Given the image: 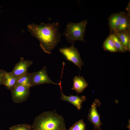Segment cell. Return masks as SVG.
Returning a JSON list of instances; mask_svg holds the SVG:
<instances>
[{
    "instance_id": "cell-1",
    "label": "cell",
    "mask_w": 130,
    "mask_h": 130,
    "mask_svg": "<svg viewBox=\"0 0 130 130\" xmlns=\"http://www.w3.org/2000/svg\"><path fill=\"white\" fill-rule=\"evenodd\" d=\"M58 22L51 23H42L39 25L31 23L28 25V30L32 35L37 38L43 51L51 54L52 51L60 42L61 39L58 31Z\"/></svg>"
},
{
    "instance_id": "cell-2",
    "label": "cell",
    "mask_w": 130,
    "mask_h": 130,
    "mask_svg": "<svg viewBox=\"0 0 130 130\" xmlns=\"http://www.w3.org/2000/svg\"><path fill=\"white\" fill-rule=\"evenodd\" d=\"M35 130H65V120L61 116L52 111H46L36 117L32 125Z\"/></svg>"
},
{
    "instance_id": "cell-3",
    "label": "cell",
    "mask_w": 130,
    "mask_h": 130,
    "mask_svg": "<svg viewBox=\"0 0 130 130\" xmlns=\"http://www.w3.org/2000/svg\"><path fill=\"white\" fill-rule=\"evenodd\" d=\"M87 23L86 20L77 23L70 22L67 24L62 35L64 36L67 41L71 43H74L77 40L85 42L84 37Z\"/></svg>"
},
{
    "instance_id": "cell-4",
    "label": "cell",
    "mask_w": 130,
    "mask_h": 130,
    "mask_svg": "<svg viewBox=\"0 0 130 130\" xmlns=\"http://www.w3.org/2000/svg\"><path fill=\"white\" fill-rule=\"evenodd\" d=\"M59 51L67 59L72 62L81 70L84 63L81 59L78 49L74 47L73 43L70 47L61 48L59 49Z\"/></svg>"
},
{
    "instance_id": "cell-5",
    "label": "cell",
    "mask_w": 130,
    "mask_h": 130,
    "mask_svg": "<svg viewBox=\"0 0 130 130\" xmlns=\"http://www.w3.org/2000/svg\"><path fill=\"white\" fill-rule=\"evenodd\" d=\"M46 67L44 66L40 71L30 73L31 79L32 86L45 84H52L60 85L61 81L59 83L53 82L49 77L47 72Z\"/></svg>"
},
{
    "instance_id": "cell-6",
    "label": "cell",
    "mask_w": 130,
    "mask_h": 130,
    "mask_svg": "<svg viewBox=\"0 0 130 130\" xmlns=\"http://www.w3.org/2000/svg\"><path fill=\"white\" fill-rule=\"evenodd\" d=\"M101 103L99 100L95 99L92 103L89 110L88 119L94 125V130H102L101 126L103 125L100 119V115L97 109L98 107L100 106Z\"/></svg>"
},
{
    "instance_id": "cell-7",
    "label": "cell",
    "mask_w": 130,
    "mask_h": 130,
    "mask_svg": "<svg viewBox=\"0 0 130 130\" xmlns=\"http://www.w3.org/2000/svg\"><path fill=\"white\" fill-rule=\"evenodd\" d=\"M30 89L22 85L14 87L10 90L13 100L15 103H19L26 100L30 94Z\"/></svg>"
},
{
    "instance_id": "cell-8",
    "label": "cell",
    "mask_w": 130,
    "mask_h": 130,
    "mask_svg": "<svg viewBox=\"0 0 130 130\" xmlns=\"http://www.w3.org/2000/svg\"><path fill=\"white\" fill-rule=\"evenodd\" d=\"M32 63V61L25 60L23 58L21 57L20 61L16 64L10 73L15 76H22L28 73V69Z\"/></svg>"
},
{
    "instance_id": "cell-9",
    "label": "cell",
    "mask_w": 130,
    "mask_h": 130,
    "mask_svg": "<svg viewBox=\"0 0 130 130\" xmlns=\"http://www.w3.org/2000/svg\"><path fill=\"white\" fill-rule=\"evenodd\" d=\"M59 86L61 91L60 98L62 100L70 102L75 106L78 110H80L82 106V103L86 99L85 96H82L80 97L77 95H72L69 96H66L62 92L61 84Z\"/></svg>"
},
{
    "instance_id": "cell-10",
    "label": "cell",
    "mask_w": 130,
    "mask_h": 130,
    "mask_svg": "<svg viewBox=\"0 0 130 130\" xmlns=\"http://www.w3.org/2000/svg\"><path fill=\"white\" fill-rule=\"evenodd\" d=\"M73 80V85L72 89L75 91L77 93L82 92L88 85L87 82L82 76H75Z\"/></svg>"
},
{
    "instance_id": "cell-11",
    "label": "cell",
    "mask_w": 130,
    "mask_h": 130,
    "mask_svg": "<svg viewBox=\"0 0 130 130\" xmlns=\"http://www.w3.org/2000/svg\"><path fill=\"white\" fill-rule=\"evenodd\" d=\"M20 77L13 75L10 72L5 71L3 84L5 86L7 89L10 90L15 86Z\"/></svg>"
},
{
    "instance_id": "cell-12",
    "label": "cell",
    "mask_w": 130,
    "mask_h": 130,
    "mask_svg": "<svg viewBox=\"0 0 130 130\" xmlns=\"http://www.w3.org/2000/svg\"><path fill=\"white\" fill-rule=\"evenodd\" d=\"M125 14L123 12L114 14L111 15L109 20L110 28L114 32H115L122 18Z\"/></svg>"
},
{
    "instance_id": "cell-13",
    "label": "cell",
    "mask_w": 130,
    "mask_h": 130,
    "mask_svg": "<svg viewBox=\"0 0 130 130\" xmlns=\"http://www.w3.org/2000/svg\"><path fill=\"white\" fill-rule=\"evenodd\" d=\"M117 36L127 51H130V35L129 32H114Z\"/></svg>"
},
{
    "instance_id": "cell-14",
    "label": "cell",
    "mask_w": 130,
    "mask_h": 130,
    "mask_svg": "<svg viewBox=\"0 0 130 130\" xmlns=\"http://www.w3.org/2000/svg\"><path fill=\"white\" fill-rule=\"evenodd\" d=\"M130 26L129 17L125 14L121 20L116 31L114 32H129Z\"/></svg>"
},
{
    "instance_id": "cell-15",
    "label": "cell",
    "mask_w": 130,
    "mask_h": 130,
    "mask_svg": "<svg viewBox=\"0 0 130 130\" xmlns=\"http://www.w3.org/2000/svg\"><path fill=\"white\" fill-rule=\"evenodd\" d=\"M19 85L24 86L29 88L33 86L31 83L30 73L28 72L20 77L15 86Z\"/></svg>"
},
{
    "instance_id": "cell-16",
    "label": "cell",
    "mask_w": 130,
    "mask_h": 130,
    "mask_svg": "<svg viewBox=\"0 0 130 130\" xmlns=\"http://www.w3.org/2000/svg\"><path fill=\"white\" fill-rule=\"evenodd\" d=\"M109 36L113 40L117 52H124L127 51L115 33H111Z\"/></svg>"
},
{
    "instance_id": "cell-17",
    "label": "cell",
    "mask_w": 130,
    "mask_h": 130,
    "mask_svg": "<svg viewBox=\"0 0 130 130\" xmlns=\"http://www.w3.org/2000/svg\"><path fill=\"white\" fill-rule=\"evenodd\" d=\"M103 47L105 50L111 52H117L113 40L109 36L104 42Z\"/></svg>"
},
{
    "instance_id": "cell-18",
    "label": "cell",
    "mask_w": 130,
    "mask_h": 130,
    "mask_svg": "<svg viewBox=\"0 0 130 130\" xmlns=\"http://www.w3.org/2000/svg\"><path fill=\"white\" fill-rule=\"evenodd\" d=\"M32 125L26 124H21L13 125L9 128L10 130H32Z\"/></svg>"
},
{
    "instance_id": "cell-19",
    "label": "cell",
    "mask_w": 130,
    "mask_h": 130,
    "mask_svg": "<svg viewBox=\"0 0 130 130\" xmlns=\"http://www.w3.org/2000/svg\"><path fill=\"white\" fill-rule=\"evenodd\" d=\"M78 130H86V125L83 119H81L74 123L72 125Z\"/></svg>"
},
{
    "instance_id": "cell-20",
    "label": "cell",
    "mask_w": 130,
    "mask_h": 130,
    "mask_svg": "<svg viewBox=\"0 0 130 130\" xmlns=\"http://www.w3.org/2000/svg\"><path fill=\"white\" fill-rule=\"evenodd\" d=\"M4 72L3 70H0V78L3 76Z\"/></svg>"
},
{
    "instance_id": "cell-21",
    "label": "cell",
    "mask_w": 130,
    "mask_h": 130,
    "mask_svg": "<svg viewBox=\"0 0 130 130\" xmlns=\"http://www.w3.org/2000/svg\"><path fill=\"white\" fill-rule=\"evenodd\" d=\"M3 78L4 75L3 76L0 78V85L3 84Z\"/></svg>"
},
{
    "instance_id": "cell-22",
    "label": "cell",
    "mask_w": 130,
    "mask_h": 130,
    "mask_svg": "<svg viewBox=\"0 0 130 130\" xmlns=\"http://www.w3.org/2000/svg\"><path fill=\"white\" fill-rule=\"evenodd\" d=\"M68 130H78L75 127H73L72 126L70 127V128Z\"/></svg>"
},
{
    "instance_id": "cell-23",
    "label": "cell",
    "mask_w": 130,
    "mask_h": 130,
    "mask_svg": "<svg viewBox=\"0 0 130 130\" xmlns=\"http://www.w3.org/2000/svg\"><path fill=\"white\" fill-rule=\"evenodd\" d=\"M1 7H0V8ZM1 12V10H0V12Z\"/></svg>"
},
{
    "instance_id": "cell-24",
    "label": "cell",
    "mask_w": 130,
    "mask_h": 130,
    "mask_svg": "<svg viewBox=\"0 0 130 130\" xmlns=\"http://www.w3.org/2000/svg\"><path fill=\"white\" fill-rule=\"evenodd\" d=\"M65 130H67V129H66Z\"/></svg>"
},
{
    "instance_id": "cell-25",
    "label": "cell",
    "mask_w": 130,
    "mask_h": 130,
    "mask_svg": "<svg viewBox=\"0 0 130 130\" xmlns=\"http://www.w3.org/2000/svg\"><path fill=\"white\" fill-rule=\"evenodd\" d=\"M32 130H34V129H32Z\"/></svg>"
},
{
    "instance_id": "cell-26",
    "label": "cell",
    "mask_w": 130,
    "mask_h": 130,
    "mask_svg": "<svg viewBox=\"0 0 130 130\" xmlns=\"http://www.w3.org/2000/svg\"></svg>"
}]
</instances>
